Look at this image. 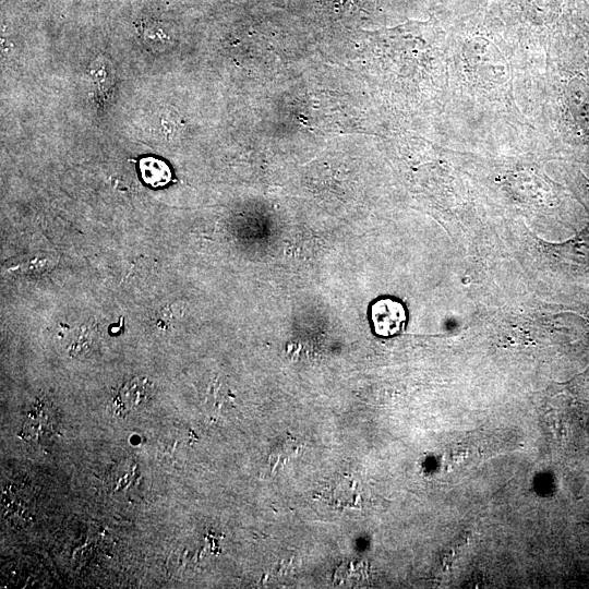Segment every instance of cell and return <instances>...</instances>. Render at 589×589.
Wrapping results in <instances>:
<instances>
[{"instance_id":"3957f363","label":"cell","mask_w":589,"mask_h":589,"mask_svg":"<svg viewBox=\"0 0 589 589\" xmlns=\"http://www.w3.org/2000/svg\"><path fill=\"white\" fill-rule=\"evenodd\" d=\"M556 254L565 263L589 272V226L574 239L557 245Z\"/></svg>"},{"instance_id":"277c9868","label":"cell","mask_w":589,"mask_h":589,"mask_svg":"<svg viewBox=\"0 0 589 589\" xmlns=\"http://www.w3.org/2000/svg\"><path fill=\"white\" fill-rule=\"evenodd\" d=\"M2 505L3 516L5 515V517L12 521L17 519L21 521L26 519L32 520L33 504L31 495L23 490L11 488V490H7L5 493L3 491Z\"/></svg>"},{"instance_id":"7a4b0ae2","label":"cell","mask_w":589,"mask_h":589,"mask_svg":"<svg viewBox=\"0 0 589 589\" xmlns=\"http://www.w3.org/2000/svg\"><path fill=\"white\" fill-rule=\"evenodd\" d=\"M152 393V384L145 378H134L125 383L112 400L113 411L125 416L144 406Z\"/></svg>"},{"instance_id":"5b68a950","label":"cell","mask_w":589,"mask_h":589,"mask_svg":"<svg viewBox=\"0 0 589 589\" xmlns=\"http://www.w3.org/2000/svg\"><path fill=\"white\" fill-rule=\"evenodd\" d=\"M140 169L144 181L153 187L166 184L171 177L168 166L156 158H144L140 163Z\"/></svg>"},{"instance_id":"6da1fadb","label":"cell","mask_w":589,"mask_h":589,"mask_svg":"<svg viewBox=\"0 0 589 589\" xmlns=\"http://www.w3.org/2000/svg\"><path fill=\"white\" fill-rule=\"evenodd\" d=\"M370 318L375 334L389 337L404 328L407 315L401 302L382 298L371 304Z\"/></svg>"}]
</instances>
